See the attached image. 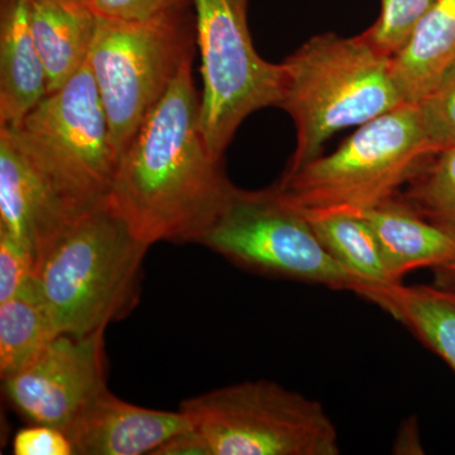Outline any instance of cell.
I'll return each instance as SVG.
<instances>
[{
    "label": "cell",
    "instance_id": "obj_1",
    "mask_svg": "<svg viewBox=\"0 0 455 455\" xmlns=\"http://www.w3.org/2000/svg\"><path fill=\"white\" fill-rule=\"evenodd\" d=\"M193 61L181 68L119 160L110 209L148 245L196 242L235 185L206 145Z\"/></svg>",
    "mask_w": 455,
    "mask_h": 455
},
{
    "label": "cell",
    "instance_id": "obj_2",
    "mask_svg": "<svg viewBox=\"0 0 455 455\" xmlns=\"http://www.w3.org/2000/svg\"><path fill=\"white\" fill-rule=\"evenodd\" d=\"M149 247L107 202L71 218L36 269V292L56 334L88 337L127 316Z\"/></svg>",
    "mask_w": 455,
    "mask_h": 455
},
{
    "label": "cell",
    "instance_id": "obj_3",
    "mask_svg": "<svg viewBox=\"0 0 455 455\" xmlns=\"http://www.w3.org/2000/svg\"><path fill=\"white\" fill-rule=\"evenodd\" d=\"M283 89L278 108L296 128V147L284 173L322 155L337 132L361 127L407 103L392 74L391 57L361 35L325 32L281 62Z\"/></svg>",
    "mask_w": 455,
    "mask_h": 455
},
{
    "label": "cell",
    "instance_id": "obj_4",
    "mask_svg": "<svg viewBox=\"0 0 455 455\" xmlns=\"http://www.w3.org/2000/svg\"><path fill=\"white\" fill-rule=\"evenodd\" d=\"M438 151L420 107L407 101L358 127L333 154L283 173L275 187L301 211L362 212L400 193L425 158Z\"/></svg>",
    "mask_w": 455,
    "mask_h": 455
},
{
    "label": "cell",
    "instance_id": "obj_5",
    "mask_svg": "<svg viewBox=\"0 0 455 455\" xmlns=\"http://www.w3.org/2000/svg\"><path fill=\"white\" fill-rule=\"evenodd\" d=\"M0 128L71 212L107 202L119 157L88 61L22 121Z\"/></svg>",
    "mask_w": 455,
    "mask_h": 455
},
{
    "label": "cell",
    "instance_id": "obj_6",
    "mask_svg": "<svg viewBox=\"0 0 455 455\" xmlns=\"http://www.w3.org/2000/svg\"><path fill=\"white\" fill-rule=\"evenodd\" d=\"M196 47L193 7L130 22L98 18L88 64L119 160Z\"/></svg>",
    "mask_w": 455,
    "mask_h": 455
},
{
    "label": "cell",
    "instance_id": "obj_7",
    "mask_svg": "<svg viewBox=\"0 0 455 455\" xmlns=\"http://www.w3.org/2000/svg\"><path fill=\"white\" fill-rule=\"evenodd\" d=\"M204 455H339L337 427L319 401L267 379L188 398Z\"/></svg>",
    "mask_w": 455,
    "mask_h": 455
},
{
    "label": "cell",
    "instance_id": "obj_8",
    "mask_svg": "<svg viewBox=\"0 0 455 455\" xmlns=\"http://www.w3.org/2000/svg\"><path fill=\"white\" fill-rule=\"evenodd\" d=\"M194 243L256 274L364 295L362 284L328 252L305 212L286 202L276 187L233 188Z\"/></svg>",
    "mask_w": 455,
    "mask_h": 455
},
{
    "label": "cell",
    "instance_id": "obj_9",
    "mask_svg": "<svg viewBox=\"0 0 455 455\" xmlns=\"http://www.w3.org/2000/svg\"><path fill=\"white\" fill-rule=\"evenodd\" d=\"M191 5L202 60L200 125L212 154L223 158L251 114L278 106L283 68L254 49L250 0H191Z\"/></svg>",
    "mask_w": 455,
    "mask_h": 455
},
{
    "label": "cell",
    "instance_id": "obj_10",
    "mask_svg": "<svg viewBox=\"0 0 455 455\" xmlns=\"http://www.w3.org/2000/svg\"><path fill=\"white\" fill-rule=\"evenodd\" d=\"M104 334L57 335L25 370L3 381L9 403L32 424L65 430L108 388Z\"/></svg>",
    "mask_w": 455,
    "mask_h": 455
},
{
    "label": "cell",
    "instance_id": "obj_11",
    "mask_svg": "<svg viewBox=\"0 0 455 455\" xmlns=\"http://www.w3.org/2000/svg\"><path fill=\"white\" fill-rule=\"evenodd\" d=\"M181 410L161 411L132 405L104 390L64 430L77 455L154 454L191 429Z\"/></svg>",
    "mask_w": 455,
    "mask_h": 455
},
{
    "label": "cell",
    "instance_id": "obj_12",
    "mask_svg": "<svg viewBox=\"0 0 455 455\" xmlns=\"http://www.w3.org/2000/svg\"><path fill=\"white\" fill-rule=\"evenodd\" d=\"M77 212H71L33 169L5 128H0V233L38 260Z\"/></svg>",
    "mask_w": 455,
    "mask_h": 455
},
{
    "label": "cell",
    "instance_id": "obj_13",
    "mask_svg": "<svg viewBox=\"0 0 455 455\" xmlns=\"http://www.w3.org/2000/svg\"><path fill=\"white\" fill-rule=\"evenodd\" d=\"M47 94L29 0H0V127L22 121Z\"/></svg>",
    "mask_w": 455,
    "mask_h": 455
},
{
    "label": "cell",
    "instance_id": "obj_14",
    "mask_svg": "<svg viewBox=\"0 0 455 455\" xmlns=\"http://www.w3.org/2000/svg\"><path fill=\"white\" fill-rule=\"evenodd\" d=\"M358 214L372 228L396 283L415 269L438 268L455 259V236L425 220L398 194Z\"/></svg>",
    "mask_w": 455,
    "mask_h": 455
},
{
    "label": "cell",
    "instance_id": "obj_15",
    "mask_svg": "<svg viewBox=\"0 0 455 455\" xmlns=\"http://www.w3.org/2000/svg\"><path fill=\"white\" fill-rule=\"evenodd\" d=\"M29 5L49 92H55L88 61L98 18L85 0H29Z\"/></svg>",
    "mask_w": 455,
    "mask_h": 455
},
{
    "label": "cell",
    "instance_id": "obj_16",
    "mask_svg": "<svg viewBox=\"0 0 455 455\" xmlns=\"http://www.w3.org/2000/svg\"><path fill=\"white\" fill-rule=\"evenodd\" d=\"M392 74L403 98L418 103L455 66V0H434L414 32L391 57Z\"/></svg>",
    "mask_w": 455,
    "mask_h": 455
},
{
    "label": "cell",
    "instance_id": "obj_17",
    "mask_svg": "<svg viewBox=\"0 0 455 455\" xmlns=\"http://www.w3.org/2000/svg\"><path fill=\"white\" fill-rule=\"evenodd\" d=\"M302 212L328 252L362 284L364 299L379 305L392 287L401 284L392 280L379 239L358 212Z\"/></svg>",
    "mask_w": 455,
    "mask_h": 455
},
{
    "label": "cell",
    "instance_id": "obj_18",
    "mask_svg": "<svg viewBox=\"0 0 455 455\" xmlns=\"http://www.w3.org/2000/svg\"><path fill=\"white\" fill-rule=\"evenodd\" d=\"M379 307L405 325L455 372V286L397 284Z\"/></svg>",
    "mask_w": 455,
    "mask_h": 455
},
{
    "label": "cell",
    "instance_id": "obj_19",
    "mask_svg": "<svg viewBox=\"0 0 455 455\" xmlns=\"http://www.w3.org/2000/svg\"><path fill=\"white\" fill-rule=\"evenodd\" d=\"M57 337L36 286L0 302V376L3 381L25 370Z\"/></svg>",
    "mask_w": 455,
    "mask_h": 455
},
{
    "label": "cell",
    "instance_id": "obj_20",
    "mask_svg": "<svg viewBox=\"0 0 455 455\" xmlns=\"http://www.w3.org/2000/svg\"><path fill=\"white\" fill-rule=\"evenodd\" d=\"M398 196L425 220L455 236V146L425 158Z\"/></svg>",
    "mask_w": 455,
    "mask_h": 455
},
{
    "label": "cell",
    "instance_id": "obj_21",
    "mask_svg": "<svg viewBox=\"0 0 455 455\" xmlns=\"http://www.w3.org/2000/svg\"><path fill=\"white\" fill-rule=\"evenodd\" d=\"M434 0H379L381 9L376 22L361 33L382 55H396L414 32L419 20L427 13Z\"/></svg>",
    "mask_w": 455,
    "mask_h": 455
},
{
    "label": "cell",
    "instance_id": "obj_22",
    "mask_svg": "<svg viewBox=\"0 0 455 455\" xmlns=\"http://www.w3.org/2000/svg\"><path fill=\"white\" fill-rule=\"evenodd\" d=\"M418 104L427 134L436 148L440 151L455 146V66Z\"/></svg>",
    "mask_w": 455,
    "mask_h": 455
},
{
    "label": "cell",
    "instance_id": "obj_23",
    "mask_svg": "<svg viewBox=\"0 0 455 455\" xmlns=\"http://www.w3.org/2000/svg\"><path fill=\"white\" fill-rule=\"evenodd\" d=\"M36 260L22 245L0 233V302L35 286Z\"/></svg>",
    "mask_w": 455,
    "mask_h": 455
},
{
    "label": "cell",
    "instance_id": "obj_24",
    "mask_svg": "<svg viewBox=\"0 0 455 455\" xmlns=\"http://www.w3.org/2000/svg\"><path fill=\"white\" fill-rule=\"evenodd\" d=\"M95 17L108 20H145L193 7L191 0H85Z\"/></svg>",
    "mask_w": 455,
    "mask_h": 455
},
{
    "label": "cell",
    "instance_id": "obj_25",
    "mask_svg": "<svg viewBox=\"0 0 455 455\" xmlns=\"http://www.w3.org/2000/svg\"><path fill=\"white\" fill-rule=\"evenodd\" d=\"M16 455H74L73 444L64 430L32 424L18 431L13 440Z\"/></svg>",
    "mask_w": 455,
    "mask_h": 455
},
{
    "label": "cell",
    "instance_id": "obj_26",
    "mask_svg": "<svg viewBox=\"0 0 455 455\" xmlns=\"http://www.w3.org/2000/svg\"><path fill=\"white\" fill-rule=\"evenodd\" d=\"M434 283L440 284H448V286H455V259L445 265L434 268Z\"/></svg>",
    "mask_w": 455,
    "mask_h": 455
}]
</instances>
